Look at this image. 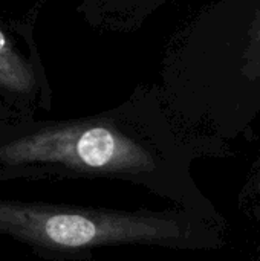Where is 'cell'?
Listing matches in <instances>:
<instances>
[{
  "mask_svg": "<svg viewBox=\"0 0 260 261\" xmlns=\"http://www.w3.org/2000/svg\"><path fill=\"white\" fill-rule=\"evenodd\" d=\"M0 237L52 261H92L109 248L211 251L224 245L201 214L80 206L41 200L0 199Z\"/></svg>",
  "mask_w": 260,
  "mask_h": 261,
  "instance_id": "obj_2",
  "label": "cell"
},
{
  "mask_svg": "<svg viewBox=\"0 0 260 261\" xmlns=\"http://www.w3.org/2000/svg\"><path fill=\"white\" fill-rule=\"evenodd\" d=\"M5 125H6V124H0V132H2V128H3Z\"/></svg>",
  "mask_w": 260,
  "mask_h": 261,
  "instance_id": "obj_4",
  "label": "cell"
},
{
  "mask_svg": "<svg viewBox=\"0 0 260 261\" xmlns=\"http://www.w3.org/2000/svg\"><path fill=\"white\" fill-rule=\"evenodd\" d=\"M37 81L32 67L15 52L0 29V89L15 96H31Z\"/></svg>",
  "mask_w": 260,
  "mask_h": 261,
  "instance_id": "obj_3",
  "label": "cell"
},
{
  "mask_svg": "<svg viewBox=\"0 0 260 261\" xmlns=\"http://www.w3.org/2000/svg\"><path fill=\"white\" fill-rule=\"evenodd\" d=\"M78 179L130 184L182 210L199 208L185 153L136 118L110 113L2 128L0 184Z\"/></svg>",
  "mask_w": 260,
  "mask_h": 261,
  "instance_id": "obj_1",
  "label": "cell"
}]
</instances>
